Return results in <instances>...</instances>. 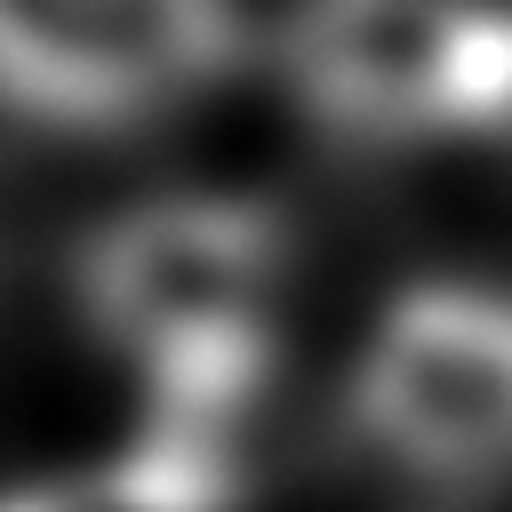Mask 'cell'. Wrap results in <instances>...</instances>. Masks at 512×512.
<instances>
[{"label":"cell","mask_w":512,"mask_h":512,"mask_svg":"<svg viewBox=\"0 0 512 512\" xmlns=\"http://www.w3.org/2000/svg\"><path fill=\"white\" fill-rule=\"evenodd\" d=\"M232 496H240V440L152 424L136 456L0 496V512H232Z\"/></svg>","instance_id":"5b68a950"},{"label":"cell","mask_w":512,"mask_h":512,"mask_svg":"<svg viewBox=\"0 0 512 512\" xmlns=\"http://www.w3.org/2000/svg\"><path fill=\"white\" fill-rule=\"evenodd\" d=\"M248 56L240 0H0V120L24 136H144Z\"/></svg>","instance_id":"3957f363"},{"label":"cell","mask_w":512,"mask_h":512,"mask_svg":"<svg viewBox=\"0 0 512 512\" xmlns=\"http://www.w3.org/2000/svg\"><path fill=\"white\" fill-rule=\"evenodd\" d=\"M360 448L424 488L512 480V288L416 280L400 288L344 376Z\"/></svg>","instance_id":"277c9868"},{"label":"cell","mask_w":512,"mask_h":512,"mask_svg":"<svg viewBox=\"0 0 512 512\" xmlns=\"http://www.w3.org/2000/svg\"><path fill=\"white\" fill-rule=\"evenodd\" d=\"M288 224L240 192H152L104 216L72 264L88 336L152 392V424L240 440L280 360Z\"/></svg>","instance_id":"6da1fadb"},{"label":"cell","mask_w":512,"mask_h":512,"mask_svg":"<svg viewBox=\"0 0 512 512\" xmlns=\"http://www.w3.org/2000/svg\"><path fill=\"white\" fill-rule=\"evenodd\" d=\"M488 144L512 152V40H504V88H496V120H488Z\"/></svg>","instance_id":"8992f818"},{"label":"cell","mask_w":512,"mask_h":512,"mask_svg":"<svg viewBox=\"0 0 512 512\" xmlns=\"http://www.w3.org/2000/svg\"><path fill=\"white\" fill-rule=\"evenodd\" d=\"M512 0H288L280 88L344 152L488 144Z\"/></svg>","instance_id":"7a4b0ae2"}]
</instances>
